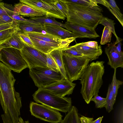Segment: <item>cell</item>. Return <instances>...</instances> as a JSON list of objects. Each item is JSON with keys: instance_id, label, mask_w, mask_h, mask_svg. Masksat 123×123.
Listing matches in <instances>:
<instances>
[{"instance_id": "74e56055", "label": "cell", "mask_w": 123, "mask_h": 123, "mask_svg": "<svg viewBox=\"0 0 123 123\" xmlns=\"http://www.w3.org/2000/svg\"><path fill=\"white\" fill-rule=\"evenodd\" d=\"M82 45L86 46L94 49H97L98 44L97 42L95 41H89L86 42H82L80 43Z\"/></svg>"}, {"instance_id": "f546056e", "label": "cell", "mask_w": 123, "mask_h": 123, "mask_svg": "<svg viewBox=\"0 0 123 123\" xmlns=\"http://www.w3.org/2000/svg\"><path fill=\"white\" fill-rule=\"evenodd\" d=\"M52 3L66 17L68 13L67 3L65 0H52Z\"/></svg>"}, {"instance_id": "d6a6232c", "label": "cell", "mask_w": 123, "mask_h": 123, "mask_svg": "<svg viewBox=\"0 0 123 123\" xmlns=\"http://www.w3.org/2000/svg\"><path fill=\"white\" fill-rule=\"evenodd\" d=\"M47 67L57 72H60L58 68L54 59L49 54H46Z\"/></svg>"}, {"instance_id": "4316f807", "label": "cell", "mask_w": 123, "mask_h": 123, "mask_svg": "<svg viewBox=\"0 0 123 123\" xmlns=\"http://www.w3.org/2000/svg\"><path fill=\"white\" fill-rule=\"evenodd\" d=\"M116 69H114V72L112 81V90L113 95V102L114 104L117 94L118 90L120 86L123 84V81L117 79L116 78Z\"/></svg>"}, {"instance_id": "4fadbf2b", "label": "cell", "mask_w": 123, "mask_h": 123, "mask_svg": "<svg viewBox=\"0 0 123 123\" xmlns=\"http://www.w3.org/2000/svg\"><path fill=\"white\" fill-rule=\"evenodd\" d=\"M29 37L33 43L34 48L45 54H49L56 49L68 48L70 44L51 43Z\"/></svg>"}, {"instance_id": "e575fe53", "label": "cell", "mask_w": 123, "mask_h": 123, "mask_svg": "<svg viewBox=\"0 0 123 123\" xmlns=\"http://www.w3.org/2000/svg\"><path fill=\"white\" fill-rule=\"evenodd\" d=\"M68 2L78 3L83 5H90L92 6L98 5L95 0H65Z\"/></svg>"}, {"instance_id": "1f68e13d", "label": "cell", "mask_w": 123, "mask_h": 123, "mask_svg": "<svg viewBox=\"0 0 123 123\" xmlns=\"http://www.w3.org/2000/svg\"><path fill=\"white\" fill-rule=\"evenodd\" d=\"M93 97L91 101L94 102L96 108H101L105 107L106 104V98L99 96L98 93L95 94Z\"/></svg>"}, {"instance_id": "52a82bcc", "label": "cell", "mask_w": 123, "mask_h": 123, "mask_svg": "<svg viewBox=\"0 0 123 123\" xmlns=\"http://www.w3.org/2000/svg\"><path fill=\"white\" fill-rule=\"evenodd\" d=\"M30 111L32 115L51 123H60L62 116L58 111L42 104L31 102Z\"/></svg>"}, {"instance_id": "8fae6325", "label": "cell", "mask_w": 123, "mask_h": 123, "mask_svg": "<svg viewBox=\"0 0 123 123\" xmlns=\"http://www.w3.org/2000/svg\"><path fill=\"white\" fill-rule=\"evenodd\" d=\"M13 11L18 15L31 18L47 16V13L35 6L19 2L15 4Z\"/></svg>"}, {"instance_id": "ba28073f", "label": "cell", "mask_w": 123, "mask_h": 123, "mask_svg": "<svg viewBox=\"0 0 123 123\" xmlns=\"http://www.w3.org/2000/svg\"><path fill=\"white\" fill-rule=\"evenodd\" d=\"M24 45L20 51L29 69L37 67H48L46 54L34 47Z\"/></svg>"}, {"instance_id": "8992f818", "label": "cell", "mask_w": 123, "mask_h": 123, "mask_svg": "<svg viewBox=\"0 0 123 123\" xmlns=\"http://www.w3.org/2000/svg\"><path fill=\"white\" fill-rule=\"evenodd\" d=\"M0 55V61L14 72L19 73L24 69L28 68L20 51L18 49L11 47L1 48Z\"/></svg>"}, {"instance_id": "2e32d148", "label": "cell", "mask_w": 123, "mask_h": 123, "mask_svg": "<svg viewBox=\"0 0 123 123\" xmlns=\"http://www.w3.org/2000/svg\"><path fill=\"white\" fill-rule=\"evenodd\" d=\"M43 25L45 31L60 37L63 39L71 37L75 38H78L75 34L59 26L49 24H44Z\"/></svg>"}, {"instance_id": "d590c367", "label": "cell", "mask_w": 123, "mask_h": 123, "mask_svg": "<svg viewBox=\"0 0 123 123\" xmlns=\"http://www.w3.org/2000/svg\"><path fill=\"white\" fill-rule=\"evenodd\" d=\"M116 113L115 123H123V103L119 106Z\"/></svg>"}, {"instance_id": "d6986e66", "label": "cell", "mask_w": 123, "mask_h": 123, "mask_svg": "<svg viewBox=\"0 0 123 123\" xmlns=\"http://www.w3.org/2000/svg\"><path fill=\"white\" fill-rule=\"evenodd\" d=\"M80 116L77 108L72 106L64 118L61 123H81Z\"/></svg>"}, {"instance_id": "603a6c76", "label": "cell", "mask_w": 123, "mask_h": 123, "mask_svg": "<svg viewBox=\"0 0 123 123\" xmlns=\"http://www.w3.org/2000/svg\"><path fill=\"white\" fill-rule=\"evenodd\" d=\"M55 18L45 16L43 17L30 18V19L34 20L42 25L44 24H51L65 28L64 24L57 22Z\"/></svg>"}, {"instance_id": "f35d334b", "label": "cell", "mask_w": 123, "mask_h": 123, "mask_svg": "<svg viewBox=\"0 0 123 123\" xmlns=\"http://www.w3.org/2000/svg\"><path fill=\"white\" fill-rule=\"evenodd\" d=\"M123 39L118 37L116 38V40L114 43L116 49L118 52L121 54H123V52L121 50V41Z\"/></svg>"}, {"instance_id": "277c9868", "label": "cell", "mask_w": 123, "mask_h": 123, "mask_svg": "<svg viewBox=\"0 0 123 123\" xmlns=\"http://www.w3.org/2000/svg\"><path fill=\"white\" fill-rule=\"evenodd\" d=\"M64 70L68 79L71 82L79 79L90 59L86 56H76L62 54Z\"/></svg>"}, {"instance_id": "44dd1931", "label": "cell", "mask_w": 123, "mask_h": 123, "mask_svg": "<svg viewBox=\"0 0 123 123\" xmlns=\"http://www.w3.org/2000/svg\"><path fill=\"white\" fill-rule=\"evenodd\" d=\"M17 32L14 34L7 41L0 46V48L11 47L20 51L22 49L24 45L18 37Z\"/></svg>"}, {"instance_id": "bcb514c9", "label": "cell", "mask_w": 123, "mask_h": 123, "mask_svg": "<svg viewBox=\"0 0 123 123\" xmlns=\"http://www.w3.org/2000/svg\"><path fill=\"white\" fill-rule=\"evenodd\" d=\"M2 0H0V2L2 1Z\"/></svg>"}, {"instance_id": "5bb4252c", "label": "cell", "mask_w": 123, "mask_h": 123, "mask_svg": "<svg viewBox=\"0 0 123 123\" xmlns=\"http://www.w3.org/2000/svg\"><path fill=\"white\" fill-rule=\"evenodd\" d=\"M65 28L76 35L78 38H96L99 37L95 30L66 22L64 24Z\"/></svg>"}, {"instance_id": "7402d4cb", "label": "cell", "mask_w": 123, "mask_h": 123, "mask_svg": "<svg viewBox=\"0 0 123 123\" xmlns=\"http://www.w3.org/2000/svg\"><path fill=\"white\" fill-rule=\"evenodd\" d=\"M107 8L117 18L123 27V15L114 0H106Z\"/></svg>"}, {"instance_id": "836d02e7", "label": "cell", "mask_w": 123, "mask_h": 123, "mask_svg": "<svg viewBox=\"0 0 123 123\" xmlns=\"http://www.w3.org/2000/svg\"><path fill=\"white\" fill-rule=\"evenodd\" d=\"M62 53L63 54L74 56H85L77 51L72 46H69L68 48L63 49L62 50Z\"/></svg>"}, {"instance_id": "4dcf8cb0", "label": "cell", "mask_w": 123, "mask_h": 123, "mask_svg": "<svg viewBox=\"0 0 123 123\" xmlns=\"http://www.w3.org/2000/svg\"><path fill=\"white\" fill-rule=\"evenodd\" d=\"M17 33L21 40L24 45L34 48L33 43L27 34L19 31Z\"/></svg>"}, {"instance_id": "f6af8a7d", "label": "cell", "mask_w": 123, "mask_h": 123, "mask_svg": "<svg viewBox=\"0 0 123 123\" xmlns=\"http://www.w3.org/2000/svg\"><path fill=\"white\" fill-rule=\"evenodd\" d=\"M18 123H29L28 121H24L21 117H20L18 118Z\"/></svg>"}, {"instance_id": "60d3db41", "label": "cell", "mask_w": 123, "mask_h": 123, "mask_svg": "<svg viewBox=\"0 0 123 123\" xmlns=\"http://www.w3.org/2000/svg\"><path fill=\"white\" fill-rule=\"evenodd\" d=\"M17 25L9 24L0 25V31L7 29L12 28Z\"/></svg>"}, {"instance_id": "b9f144b4", "label": "cell", "mask_w": 123, "mask_h": 123, "mask_svg": "<svg viewBox=\"0 0 123 123\" xmlns=\"http://www.w3.org/2000/svg\"><path fill=\"white\" fill-rule=\"evenodd\" d=\"M7 9L4 6V3L2 1L0 2V15L7 14Z\"/></svg>"}, {"instance_id": "30bf717a", "label": "cell", "mask_w": 123, "mask_h": 123, "mask_svg": "<svg viewBox=\"0 0 123 123\" xmlns=\"http://www.w3.org/2000/svg\"><path fill=\"white\" fill-rule=\"evenodd\" d=\"M76 85L68 79H63L43 88L58 96L64 97L72 94Z\"/></svg>"}, {"instance_id": "ab89813d", "label": "cell", "mask_w": 123, "mask_h": 123, "mask_svg": "<svg viewBox=\"0 0 123 123\" xmlns=\"http://www.w3.org/2000/svg\"><path fill=\"white\" fill-rule=\"evenodd\" d=\"M81 123H92L93 121V118L81 115L80 117Z\"/></svg>"}, {"instance_id": "3957f363", "label": "cell", "mask_w": 123, "mask_h": 123, "mask_svg": "<svg viewBox=\"0 0 123 123\" xmlns=\"http://www.w3.org/2000/svg\"><path fill=\"white\" fill-rule=\"evenodd\" d=\"M34 100L52 108L64 113L72 106L70 98L62 97L43 88H39L32 95Z\"/></svg>"}, {"instance_id": "ffe728a7", "label": "cell", "mask_w": 123, "mask_h": 123, "mask_svg": "<svg viewBox=\"0 0 123 123\" xmlns=\"http://www.w3.org/2000/svg\"><path fill=\"white\" fill-rule=\"evenodd\" d=\"M63 49L55 50L49 54L55 61L59 69L60 72L64 79H68L64 68L62 59V50Z\"/></svg>"}, {"instance_id": "e0dca14e", "label": "cell", "mask_w": 123, "mask_h": 123, "mask_svg": "<svg viewBox=\"0 0 123 123\" xmlns=\"http://www.w3.org/2000/svg\"><path fill=\"white\" fill-rule=\"evenodd\" d=\"M78 51L83 54L85 56L89 58L90 61L98 59L102 53V50L100 45H98L97 49H94L81 45L80 43L76 44L72 46Z\"/></svg>"}, {"instance_id": "6da1fadb", "label": "cell", "mask_w": 123, "mask_h": 123, "mask_svg": "<svg viewBox=\"0 0 123 123\" xmlns=\"http://www.w3.org/2000/svg\"><path fill=\"white\" fill-rule=\"evenodd\" d=\"M66 1L68 6L67 22L95 30L103 17L100 7Z\"/></svg>"}, {"instance_id": "9a60e30c", "label": "cell", "mask_w": 123, "mask_h": 123, "mask_svg": "<svg viewBox=\"0 0 123 123\" xmlns=\"http://www.w3.org/2000/svg\"><path fill=\"white\" fill-rule=\"evenodd\" d=\"M32 37L45 41L56 43L70 44L74 41V38L71 37L63 39L58 36L53 35L45 31L39 33L35 32H23Z\"/></svg>"}, {"instance_id": "7c38bea8", "label": "cell", "mask_w": 123, "mask_h": 123, "mask_svg": "<svg viewBox=\"0 0 123 123\" xmlns=\"http://www.w3.org/2000/svg\"><path fill=\"white\" fill-rule=\"evenodd\" d=\"M105 52L108 59V64L112 68H123V54L117 50L114 43L108 44L105 49Z\"/></svg>"}, {"instance_id": "cb8c5ba5", "label": "cell", "mask_w": 123, "mask_h": 123, "mask_svg": "<svg viewBox=\"0 0 123 123\" xmlns=\"http://www.w3.org/2000/svg\"><path fill=\"white\" fill-rule=\"evenodd\" d=\"M19 31L17 25L15 27L0 31V46L7 41L14 34Z\"/></svg>"}, {"instance_id": "5b68a950", "label": "cell", "mask_w": 123, "mask_h": 123, "mask_svg": "<svg viewBox=\"0 0 123 123\" xmlns=\"http://www.w3.org/2000/svg\"><path fill=\"white\" fill-rule=\"evenodd\" d=\"M29 74L38 88H43L64 79L60 72H57L48 67H37L31 68Z\"/></svg>"}, {"instance_id": "ee69618b", "label": "cell", "mask_w": 123, "mask_h": 123, "mask_svg": "<svg viewBox=\"0 0 123 123\" xmlns=\"http://www.w3.org/2000/svg\"><path fill=\"white\" fill-rule=\"evenodd\" d=\"M103 117V116L102 117H100L94 121H93L92 123H101Z\"/></svg>"}, {"instance_id": "d4e9b609", "label": "cell", "mask_w": 123, "mask_h": 123, "mask_svg": "<svg viewBox=\"0 0 123 123\" xmlns=\"http://www.w3.org/2000/svg\"><path fill=\"white\" fill-rule=\"evenodd\" d=\"M106 104L105 106L106 111L110 113L113 109L114 104L113 102V95L112 90V82L109 84L106 98Z\"/></svg>"}, {"instance_id": "484cf974", "label": "cell", "mask_w": 123, "mask_h": 123, "mask_svg": "<svg viewBox=\"0 0 123 123\" xmlns=\"http://www.w3.org/2000/svg\"><path fill=\"white\" fill-rule=\"evenodd\" d=\"M7 14L12 18L15 22L40 24L34 20L25 18L17 14L13 11L10 10L8 8L7 10Z\"/></svg>"}, {"instance_id": "8d00e7d4", "label": "cell", "mask_w": 123, "mask_h": 123, "mask_svg": "<svg viewBox=\"0 0 123 123\" xmlns=\"http://www.w3.org/2000/svg\"><path fill=\"white\" fill-rule=\"evenodd\" d=\"M15 22L7 14L0 15V25L9 24L15 25Z\"/></svg>"}, {"instance_id": "9c48e42d", "label": "cell", "mask_w": 123, "mask_h": 123, "mask_svg": "<svg viewBox=\"0 0 123 123\" xmlns=\"http://www.w3.org/2000/svg\"><path fill=\"white\" fill-rule=\"evenodd\" d=\"M19 2L40 8L47 13L46 16L64 20L66 17L52 3V0H20Z\"/></svg>"}, {"instance_id": "f1b7e54d", "label": "cell", "mask_w": 123, "mask_h": 123, "mask_svg": "<svg viewBox=\"0 0 123 123\" xmlns=\"http://www.w3.org/2000/svg\"><path fill=\"white\" fill-rule=\"evenodd\" d=\"M114 20L110 19H109L107 17H103L99 24H100L105 27L108 26L111 29V30L112 33H113L116 38L118 37L116 34L114 28V25L115 23L114 22Z\"/></svg>"}, {"instance_id": "7bdbcfd3", "label": "cell", "mask_w": 123, "mask_h": 123, "mask_svg": "<svg viewBox=\"0 0 123 123\" xmlns=\"http://www.w3.org/2000/svg\"><path fill=\"white\" fill-rule=\"evenodd\" d=\"M97 3L101 4L107 7V4L105 0H95Z\"/></svg>"}, {"instance_id": "83f0119b", "label": "cell", "mask_w": 123, "mask_h": 123, "mask_svg": "<svg viewBox=\"0 0 123 123\" xmlns=\"http://www.w3.org/2000/svg\"><path fill=\"white\" fill-rule=\"evenodd\" d=\"M112 32L108 26L105 27L100 42L101 45H104L111 41Z\"/></svg>"}, {"instance_id": "ac0fdd59", "label": "cell", "mask_w": 123, "mask_h": 123, "mask_svg": "<svg viewBox=\"0 0 123 123\" xmlns=\"http://www.w3.org/2000/svg\"><path fill=\"white\" fill-rule=\"evenodd\" d=\"M19 31L23 32H35L41 33L45 31L43 25L41 24H34L15 22Z\"/></svg>"}, {"instance_id": "7a4b0ae2", "label": "cell", "mask_w": 123, "mask_h": 123, "mask_svg": "<svg viewBox=\"0 0 123 123\" xmlns=\"http://www.w3.org/2000/svg\"><path fill=\"white\" fill-rule=\"evenodd\" d=\"M104 63L103 61H97L88 64L79 79L82 86L80 93L87 104L99 92L103 84Z\"/></svg>"}]
</instances>
